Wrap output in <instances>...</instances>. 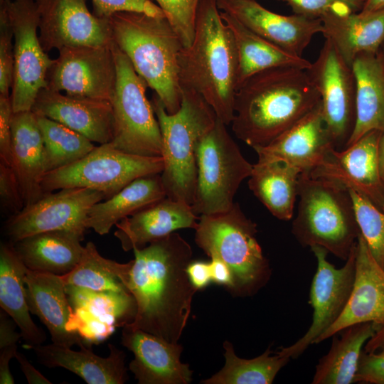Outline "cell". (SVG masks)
<instances>
[{
  "label": "cell",
  "mask_w": 384,
  "mask_h": 384,
  "mask_svg": "<svg viewBox=\"0 0 384 384\" xmlns=\"http://www.w3.org/2000/svg\"><path fill=\"white\" fill-rule=\"evenodd\" d=\"M133 252L127 287L135 300L137 311L134 321L124 326L177 343L198 291L187 273L192 248L174 232Z\"/></svg>",
  "instance_id": "6da1fadb"
},
{
  "label": "cell",
  "mask_w": 384,
  "mask_h": 384,
  "mask_svg": "<svg viewBox=\"0 0 384 384\" xmlns=\"http://www.w3.org/2000/svg\"><path fill=\"white\" fill-rule=\"evenodd\" d=\"M320 103V95L306 70L288 66L267 69L237 89L232 130L253 149L265 146Z\"/></svg>",
  "instance_id": "7a4b0ae2"
},
{
  "label": "cell",
  "mask_w": 384,
  "mask_h": 384,
  "mask_svg": "<svg viewBox=\"0 0 384 384\" xmlns=\"http://www.w3.org/2000/svg\"><path fill=\"white\" fill-rule=\"evenodd\" d=\"M220 12L216 0H200L193 40L180 55L179 80L228 126L234 117L238 60L233 34Z\"/></svg>",
  "instance_id": "3957f363"
},
{
  "label": "cell",
  "mask_w": 384,
  "mask_h": 384,
  "mask_svg": "<svg viewBox=\"0 0 384 384\" xmlns=\"http://www.w3.org/2000/svg\"><path fill=\"white\" fill-rule=\"evenodd\" d=\"M112 41L173 114L181 105L179 58L184 48L166 16L119 11L109 18Z\"/></svg>",
  "instance_id": "277c9868"
},
{
  "label": "cell",
  "mask_w": 384,
  "mask_h": 384,
  "mask_svg": "<svg viewBox=\"0 0 384 384\" xmlns=\"http://www.w3.org/2000/svg\"><path fill=\"white\" fill-rule=\"evenodd\" d=\"M181 105L175 113H169L155 94L151 104L162 137L161 177L166 195L191 206L197 181V147L218 117L196 91L181 88Z\"/></svg>",
  "instance_id": "5b68a950"
},
{
  "label": "cell",
  "mask_w": 384,
  "mask_h": 384,
  "mask_svg": "<svg viewBox=\"0 0 384 384\" xmlns=\"http://www.w3.org/2000/svg\"><path fill=\"white\" fill-rule=\"evenodd\" d=\"M292 233L304 247L320 246L346 260L361 233L349 190L341 183L301 173Z\"/></svg>",
  "instance_id": "8992f818"
},
{
  "label": "cell",
  "mask_w": 384,
  "mask_h": 384,
  "mask_svg": "<svg viewBox=\"0 0 384 384\" xmlns=\"http://www.w3.org/2000/svg\"><path fill=\"white\" fill-rule=\"evenodd\" d=\"M195 242L210 257L224 262L232 272L236 296H251L266 284L271 274L257 240V225L238 203L224 212L200 215Z\"/></svg>",
  "instance_id": "52a82bcc"
},
{
  "label": "cell",
  "mask_w": 384,
  "mask_h": 384,
  "mask_svg": "<svg viewBox=\"0 0 384 384\" xmlns=\"http://www.w3.org/2000/svg\"><path fill=\"white\" fill-rule=\"evenodd\" d=\"M116 82L110 103L112 139L109 144L129 154L161 156L162 137L151 102L146 95V81L112 41Z\"/></svg>",
  "instance_id": "ba28073f"
},
{
  "label": "cell",
  "mask_w": 384,
  "mask_h": 384,
  "mask_svg": "<svg viewBox=\"0 0 384 384\" xmlns=\"http://www.w3.org/2000/svg\"><path fill=\"white\" fill-rule=\"evenodd\" d=\"M226 126L217 118L197 147V181L191 208L198 216L229 210L240 185L252 171L253 165L243 156Z\"/></svg>",
  "instance_id": "9c48e42d"
},
{
  "label": "cell",
  "mask_w": 384,
  "mask_h": 384,
  "mask_svg": "<svg viewBox=\"0 0 384 384\" xmlns=\"http://www.w3.org/2000/svg\"><path fill=\"white\" fill-rule=\"evenodd\" d=\"M163 169L161 156L129 154L107 143L73 164L46 173L41 186L44 194L66 188H87L102 193L106 199L136 178L161 174Z\"/></svg>",
  "instance_id": "30bf717a"
},
{
  "label": "cell",
  "mask_w": 384,
  "mask_h": 384,
  "mask_svg": "<svg viewBox=\"0 0 384 384\" xmlns=\"http://www.w3.org/2000/svg\"><path fill=\"white\" fill-rule=\"evenodd\" d=\"M14 34V75L11 102L14 113L31 111L39 91L46 87L53 61L43 50L38 30L35 0H2Z\"/></svg>",
  "instance_id": "8fae6325"
},
{
  "label": "cell",
  "mask_w": 384,
  "mask_h": 384,
  "mask_svg": "<svg viewBox=\"0 0 384 384\" xmlns=\"http://www.w3.org/2000/svg\"><path fill=\"white\" fill-rule=\"evenodd\" d=\"M306 72L321 97L323 117L336 150H343L356 120V81L351 67L326 39Z\"/></svg>",
  "instance_id": "7c38bea8"
},
{
  "label": "cell",
  "mask_w": 384,
  "mask_h": 384,
  "mask_svg": "<svg viewBox=\"0 0 384 384\" xmlns=\"http://www.w3.org/2000/svg\"><path fill=\"white\" fill-rule=\"evenodd\" d=\"M317 260L309 303L313 309L312 322L306 333L292 345L278 352L297 358L341 316L349 301L356 275V245L345 265L336 268L326 259L328 251L320 246L311 247Z\"/></svg>",
  "instance_id": "4fadbf2b"
},
{
  "label": "cell",
  "mask_w": 384,
  "mask_h": 384,
  "mask_svg": "<svg viewBox=\"0 0 384 384\" xmlns=\"http://www.w3.org/2000/svg\"><path fill=\"white\" fill-rule=\"evenodd\" d=\"M58 52L47 73V87L71 96L110 102L116 82L112 42L65 47Z\"/></svg>",
  "instance_id": "5bb4252c"
},
{
  "label": "cell",
  "mask_w": 384,
  "mask_h": 384,
  "mask_svg": "<svg viewBox=\"0 0 384 384\" xmlns=\"http://www.w3.org/2000/svg\"><path fill=\"white\" fill-rule=\"evenodd\" d=\"M105 195L87 188H66L45 193L25 206L6 222V233L14 243L27 236L52 230L85 234L88 213Z\"/></svg>",
  "instance_id": "9a60e30c"
},
{
  "label": "cell",
  "mask_w": 384,
  "mask_h": 384,
  "mask_svg": "<svg viewBox=\"0 0 384 384\" xmlns=\"http://www.w3.org/2000/svg\"><path fill=\"white\" fill-rule=\"evenodd\" d=\"M39 39L48 53L73 46H100L112 42L109 18L91 13L87 0H35Z\"/></svg>",
  "instance_id": "2e32d148"
},
{
  "label": "cell",
  "mask_w": 384,
  "mask_h": 384,
  "mask_svg": "<svg viewBox=\"0 0 384 384\" xmlns=\"http://www.w3.org/2000/svg\"><path fill=\"white\" fill-rule=\"evenodd\" d=\"M382 132L370 131L343 150L332 149L323 161L306 172L336 181L384 211V181L379 159Z\"/></svg>",
  "instance_id": "e0dca14e"
},
{
  "label": "cell",
  "mask_w": 384,
  "mask_h": 384,
  "mask_svg": "<svg viewBox=\"0 0 384 384\" xmlns=\"http://www.w3.org/2000/svg\"><path fill=\"white\" fill-rule=\"evenodd\" d=\"M225 11L261 37L297 56L308 46L314 36L323 33L321 18L303 15H281L263 7L255 0H216Z\"/></svg>",
  "instance_id": "ac0fdd59"
},
{
  "label": "cell",
  "mask_w": 384,
  "mask_h": 384,
  "mask_svg": "<svg viewBox=\"0 0 384 384\" xmlns=\"http://www.w3.org/2000/svg\"><path fill=\"white\" fill-rule=\"evenodd\" d=\"M31 111L63 124L92 142L104 144L112 139L110 101L71 96L46 87L38 93Z\"/></svg>",
  "instance_id": "d6986e66"
},
{
  "label": "cell",
  "mask_w": 384,
  "mask_h": 384,
  "mask_svg": "<svg viewBox=\"0 0 384 384\" xmlns=\"http://www.w3.org/2000/svg\"><path fill=\"white\" fill-rule=\"evenodd\" d=\"M122 344L132 352L129 368L139 384H188L193 371L181 361L183 346L168 342L142 330L127 326L122 331Z\"/></svg>",
  "instance_id": "ffe728a7"
},
{
  "label": "cell",
  "mask_w": 384,
  "mask_h": 384,
  "mask_svg": "<svg viewBox=\"0 0 384 384\" xmlns=\"http://www.w3.org/2000/svg\"><path fill=\"white\" fill-rule=\"evenodd\" d=\"M332 149L320 103L271 143L253 149L258 160L283 161L306 173L319 166Z\"/></svg>",
  "instance_id": "44dd1931"
},
{
  "label": "cell",
  "mask_w": 384,
  "mask_h": 384,
  "mask_svg": "<svg viewBox=\"0 0 384 384\" xmlns=\"http://www.w3.org/2000/svg\"><path fill=\"white\" fill-rule=\"evenodd\" d=\"M363 322H373L375 331L384 326V270L373 257L360 233L356 243V275L349 301L341 316L315 343Z\"/></svg>",
  "instance_id": "7402d4cb"
},
{
  "label": "cell",
  "mask_w": 384,
  "mask_h": 384,
  "mask_svg": "<svg viewBox=\"0 0 384 384\" xmlns=\"http://www.w3.org/2000/svg\"><path fill=\"white\" fill-rule=\"evenodd\" d=\"M25 284L30 312L46 326L53 343L71 347L85 343L73 330L74 311L62 276L28 270Z\"/></svg>",
  "instance_id": "603a6c76"
},
{
  "label": "cell",
  "mask_w": 384,
  "mask_h": 384,
  "mask_svg": "<svg viewBox=\"0 0 384 384\" xmlns=\"http://www.w3.org/2000/svg\"><path fill=\"white\" fill-rule=\"evenodd\" d=\"M198 219L190 205L166 196L118 222L114 236L124 251L141 249L177 230L196 229Z\"/></svg>",
  "instance_id": "cb8c5ba5"
},
{
  "label": "cell",
  "mask_w": 384,
  "mask_h": 384,
  "mask_svg": "<svg viewBox=\"0 0 384 384\" xmlns=\"http://www.w3.org/2000/svg\"><path fill=\"white\" fill-rule=\"evenodd\" d=\"M11 154V167L27 206L44 195L41 184L46 174L44 144L36 116L31 110L13 114Z\"/></svg>",
  "instance_id": "d4e9b609"
},
{
  "label": "cell",
  "mask_w": 384,
  "mask_h": 384,
  "mask_svg": "<svg viewBox=\"0 0 384 384\" xmlns=\"http://www.w3.org/2000/svg\"><path fill=\"white\" fill-rule=\"evenodd\" d=\"M80 350L54 343L28 347L38 361L48 368L61 367L82 378L88 384H123L127 379L125 354L114 345H108L110 354L101 357L82 342Z\"/></svg>",
  "instance_id": "484cf974"
},
{
  "label": "cell",
  "mask_w": 384,
  "mask_h": 384,
  "mask_svg": "<svg viewBox=\"0 0 384 384\" xmlns=\"http://www.w3.org/2000/svg\"><path fill=\"white\" fill-rule=\"evenodd\" d=\"M84 235L68 230L36 233L11 243L26 267L32 271L64 275L80 262Z\"/></svg>",
  "instance_id": "4316f807"
},
{
  "label": "cell",
  "mask_w": 384,
  "mask_h": 384,
  "mask_svg": "<svg viewBox=\"0 0 384 384\" xmlns=\"http://www.w3.org/2000/svg\"><path fill=\"white\" fill-rule=\"evenodd\" d=\"M351 68L356 81V120L346 147L366 133L384 132V62L377 53H361Z\"/></svg>",
  "instance_id": "83f0119b"
},
{
  "label": "cell",
  "mask_w": 384,
  "mask_h": 384,
  "mask_svg": "<svg viewBox=\"0 0 384 384\" xmlns=\"http://www.w3.org/2000/svg\"><path fill=\"white\" fill-rule=\"evenodd\" d=\"M28 270L11 243L1 244L0 306L19 328L26 348L41 345L46 339L30 315L25 284Z\"/></svg>",
  "instance_id": "f1b7e54d"
},
{
  "label": "cell",
  "mask_w": 384,
  "mask_h": 384,
  "mask_svg": "<svg viewBox=\"0 0 384 384\" xmlns=\"http://www.w3.org/2000/svg\"><path fill=\"white\" fill-rule=\"evenodd\" d=\"M220 13L235 42L238 60L237 89L250 77L267 69L288 66L307 70L311 66L305 58L265 39L232 15L223 11Z\"/></svg>",
  "instance_id": "f546056e"
},
{
  "label": "cell",
  "mask_w": 384,
  "mask_h": 384,
  "mask_svg": "<svg viewBox=\"0 0 384 384\" xmlns=\"http://www.w3.org/2000/svg\"><path fill=\"white\" fill-rule=\"evenodd\" d=\"M321 20L322 34L334 43L350 67L357 55L377 53L384 41V9L367 15L329 14Z\"/></svg>",
  "instance_id": "4dcf8cb0"
},
{
  "label": "cell",
  "mask_w": 384,
  "mask_h": 384,
  "mask_svg": "<svg viewBox=\"0 0 384 384\" xmlns=\"http://www.w3.org/2000/svg\"><path fill=\"white\" fill-rule=\"evenodd\" d=\"M166 196L161 174L137 178L105 201L93 205L88 213L87 228L100 235L107 234L122 219Z\"/></svg>",
  "instance_id": "1f68e13d"
},
{
  "label": "cell",
  "mask_w": 384,
  "mask_h": 384,
  "mask_svg": "<svg viewBox=\"0 0 384 384\" xmlns=\"http://www.w3.org/2000/svg\"><path fill=\"white\" fill-rule=\"evenodd\" d=\"M300 174L298 169L285 162L257 160L253 164L248 186L275 218L289 220L298 197Z\"/></svg>",
  "instance_id": "d6a6232c"
},
{
  "label": "cell",
  "mask_w": 384,
  "mask_h": 384,
  "mask_svg": "<svg viewBox=\"0 0 384 384\" xmlns=\"http://www.w3.org/2000/svg\"><path fill=\"white\" fill-rule=\"evenodd\" d=\"M334 335L329 353L316 367L313 384H350L355 383L359 358L366 342L374 335L373 322L358 323Z\"/></svg>",
  "instance_id": "836d02e7"
},
{
  "label": "cell",
  "mask_w": 384,
  "mask_h": 384,
  "mask_svg": "<svg viewBox=\"0 0 384 384\" xmlns=\"http://www.w3.org/2000/svg\"><path fill=\"white\" fill-rule=\"evenodd\" d=\"M75 316L96 319L114 328L131 324L135 317V300L129 292L97 291L65 284Z\"/></svg>",
  "instance_id": "e575fe53"
},
{
  "label": "cell",
  "mask_w": 384,
  "mask_h": 384,
  "mask_svg": "<svg viewBox=\"0 0 384 384\" xmlns=\"http://www.w3.org/2000/svg\"><path fill=\"white\" fill-rule=\"evenodd\" d=\"M225 364L210 378L201 380L203 384H270L277 373L289 361L278 351L273 353L269 347L262 354L254 358H241L236 356L233 344L225 341Z\"/></svg>",
  "instance_id": "d590c367"
},
{
  "label": "cell",
  "mask_w": 384,
  "mask_h": 384,
  "mask_svg": "<svg viewBox=\"0 0 384 384\" xmlns=\"http://www.w3.org/2000/svg\"><path fill=\"white\" fill-rule=\"evenodd\" d=\"M130 262L119 263L102 257L95 245L88 242L76 267L62 275L66 284L97 291L129 292L127 287Z\"/></svg>",
  "instance_id": "8d00e7d4"
},
{
  "label": "cell",
  "mask_w": 384,
  "mask_h": 384,
  "mask_svg": "<svg viewBox=\"0 0 384 384\" xmlns=\"http://www.w3.org/2000/svg\"><path fill=\"white\" fill-rule=\"evenodd\" d=\"M36 116L44 144L46 173L78 161L95 147L87 137L63 124Z\"/></svg>",
  "instance_id": "74e56055"
},
{
  "label": "cell",
  "mask_w": 384,
  "mask_h": 384,
  "mask_svg": "<svg viewBox=\"0 0 384 384\" xmlns=\"http://www.w3.org/2000/svg\"><path fill=\"white\" fill-rule=\"evenodd\" d=\"M360 232L375 260L384 270V211L356 191L348 189Z\"/></svg>",
  "instance_id": "f35d334b"
},
{
  "label": "cell",
  "mask_w": 384,
  "mask_h": 384,
  "mask_svg": "<svg viewBox=\"0 0 384 384\" xmlns=\"http://www.w3.org/2000/svg\"><path fill=\"white\" fill-rule=\"evenodd\" d=\"M178 34L183 46H191L195 33V22L200 0H153Z\"/></svg>",
  "instance_id": "ab89813d"
},
{
  "label": "cell",
  "mask_w": 384,
  "mask_h": 384,
  "mask_svg": "<svg viewBox=\"0 0 384 384\" xmlns=\"http://www.w3.org/2000/svg\"><path fill=\"white\" fill-rule=\"evenodd\" d=\"M287 2L294 14L321 18L329 14L346 16L359 12L365 0H282Z\"/></svg>",
  "instance_id": "60d3db41"
},
{
  "label": "cell",
  "mask_w": 384,
  "mask_h": 384,
  "mask_svg": "<svg viewBox=\"0 0 384 384\" xmlns=\"http://www.w3.org/2000/svg\"><path fill=\"white\" fill-rule=\"evenodd\" d=\"M14 38L9 15L0 0V95L9 96L14 75Z\"/></svg>",
  "instance_id": "b9f144b4"
},
{
  "label": "cell",
  "mask_w": 384,
  "mask_h": 384,
  "mask_svg": "<svg viewBox=\"0 0 384 384\" xmlns=\"http://www.w3.org/2000/svg\"><path fill=\"white\" fill-rule=\"evenodd\" d=\"M4 311L0 312V383L14 384V379L10 372L9 362L15 358L17 342L21 336L15 330L16 323L8 318Z\"/></svg>",
  "instance_id": "7bdbcfd3"
},
{
  "label": "cell",
  "mask_w": 384,
  "mask_h": 384,
  "mask_svg": "<svg viewBox=\"0 0 384 384\" xmlns=\"http://www.w3.org/2000/svg\"><path fill=\"white\" fill-rule=\"evenodd\" d=\"M93 13L102 18H110L119 11L144 13L152 16H166L153 0H91Z\"/></svg>",
  "instance_id": "ee69618b"
},
{
  "label": "cell",
  "mask_w": 384,
  "mask_h": 384,
  "mask_svg": "<svg viewBox=\"0 0 384 384\" xmlns=\"http://www.w3.org/2000/svg\"><path fill=\"white\" fill-rule=\"evenodd\" d=\"M0 202L1 209L11 215L25 206L21 187L13 168L0 162Z\"/></svg>",
  "instance_id": "f6af8a7d"
},
{
  "label": "cell",
  "mask_w": 384,
  "mask_h": 384,
  "mask_svg": "<svg viewBox=\"0 0 384 384\" xmlns=\"http://www.w3.org/2000/svg\"><path fill=\"white\" fill-rule=\"evenodd\" d=\"M355 383L384 384V352H361Z\"/></svg>",
  "instance_id": "bcb514c9"
},
{
  "label": "cell",
  "mask_w": 384,
  "mask_h": 384,
  "mask_svg": "<svg viewBox=\"0 0 384 384\" xmlns=\"http://www.w3.org/2000/svg\"><path fill=\"white\" fill-rule=\"evenodd\" d=\"M11 97L0 95V162L11 166Z\"/></svg>",
  "instance_id": "7dc6e473"
},
{
  "label": "cell",
  "mask_w": 384,
  "mask_h": 384,
  "mask_svg": "<svg viewBox=\"0 0 384 384\" xmlns=\"http://www.w3.org/2000/svg\"><path fill=\"white\" fill-rule=\"evenodd\" d=\"M187 273L191 282L197 290L205 288L212 281L208 262L191 261L187 267Z\"/></svg>",
  "instance_id": "c3c4849f"
},
{
  "label": "cell",
  "mask_w": 384,
  "mask_h": 384,
  "mask_svg": "<svg viewBox=\"0 0 384 384\" xmlns=\"http://www.w3.org/2000/svg\"><path fill=\"white\" fill-rule=\"evenodd\" d=\"M210 267L212 281L225 287L230 292L233 287V277L228 266L217 257H210Z\"/></svg>",
  "instance_id": "681fc988"
},
{
  "label": "cell",
  "mask_w": 384,
  "mask_h": 384,
  "mask_svg": "<svg viewBox=\"0 0 384 384\" xmlns=\"http://www.w3.org/2000/svg\"><path fill=\"white\" fill-rule=\"evenodd\" d=\"M21 369L26 376L29 384H51L52 383L41 374L28 361L24 355L16 352L15 355Z\"/></svg>",
  "instance_id": "f907efd6"
},
{
  "label": "cell",
  "mask_w": 384,
  "mask_h": 384,
  "mask_svg": "<svg viewBox=\"0 0 384 384\" xmlns=\"http://www.w3.org/2000/svg\"><path fill=\"white\" fill-rule=\"evenodd\" d=\"M363 350L371 353L384 352V326L375 331L366 342Z\"/></svg>",
  "instance_id": "816d5d0a"
},
{
  "label": "cell",
  "mask_w": 384,
  "mask_h": 384,
  "mask_svg": "<svg viewBox=\"0 0 384 384\" xmlns=\"http://www.w3.org/2000/svg\"><path fill=\"white\" fill-rule=\"evenodd\" d=\"M384 9V0H365L360 15H367Z\"/></svg>",
  "instance_id": "f5cc1de1"
},
{
  "label": "cell",
  "mask_w": 384,
  "mask_h": 384,
  "mask_svg": "<svg viewBox=\"0 0 384 384\" xmlns=\"http://www.w3.org/2000/svg\"><path fill=\"white\" fill-rule=\"evenodd\" d=\"M379 159L380 174L384 181V132H382L379 142Z\"/></svg>",
  "instance_id": "db71d44e"
},
{
  "label": "cell",
  "mask_w": 384,
  "mask_h": 384,
  "mask_svg": "<svg viewBox=\"0 0 384 384\" xmlns=\"http://www.w3.org/2000/svg\"><path fill=\"white\" fill-rule=\"evenodd\" d=\"M378 52L384 62V41L382 43Z\"/></svg>",
  "instance_id": "11a10c76"
},
{
  "label": "cell",
  "mask_w": 384,
  "mask_h": 384,
  "mask_svg": "<svg viewBox=\"0 0 384 384\" xmlns=\"http://www.w3.org/2000/svg\"><path fill=\"white\" fill-rule=\"evenodd\" d=\"M282 1V0H281Z\"/></svg>",
  "instance_id": "9f6ffc18"
}]
</instances>
